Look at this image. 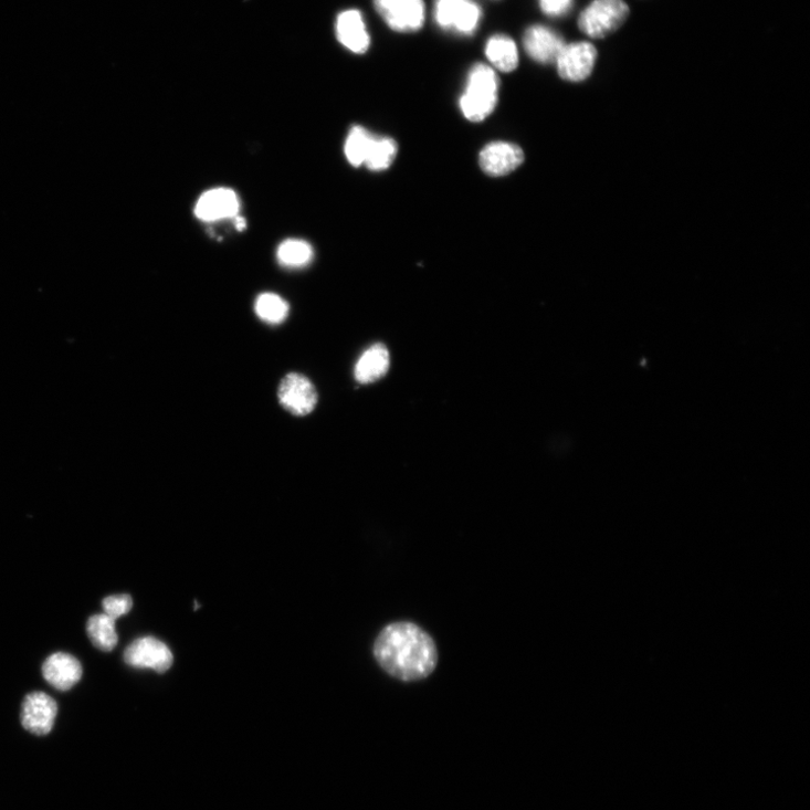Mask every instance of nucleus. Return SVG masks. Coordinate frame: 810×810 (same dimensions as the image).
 <instances>
[{
  "instance_id": "f257e3e1",
  "label": "nucleus",
  "mask_w": 810,
  "mask_h": 810,
  "mask_svg": "<svg viewBox=\"0 0 810 810\" xmlns=\"http://www.w3.org/2000/svg\"><path fill=\"white\" fill-rule=\"evenodd\" d=\"M372 655L389 676L407 683L429 677L440 663L438 644L408 620L387 625L374 641Z\"/></svg>"
},
{
  "instance_id": "f03ea898",
  "label": "nucleus",
  "mask_w": 810,
  "mask_h": 810,
  "mask_svg": "<svg viewBox=\"0 0 810 810\" xmlns=\"http://www.w3.org/2000/svg\"><path fill=\"white\" fill-rule=\"evenodd\" d=\"M498 78L495 71L484 64H475L469 75L460 105L465 117L481 122L492 114L497 104Z\"/></svg>"
},
{
  "instance_id": "7ed1b4c3",
  "label": "nucleus",
  "mask_w": 810,
  "mask_h": 810,
  "mask_svg": "<svg viewBox=\"0 0 810 810\" xmlns=\"http://www.w3.org/2000/svg\"><path fill=\"white\" fill-rule=\"evenodd\" d=\"M631 10L625 0H592L579 17L580 31L591 39H604L622 25Z\"/></svg>"
},
{
  "instance_id": "20e7f679",
  "label": "nucleus",
  "mask_w": 810,
  "mask_h": 810,
  "mask_svg": "<svg viewBox=\"0 0 810 810\" xmlns=\"http://www.w3.org/2000/svg\"><path fill=\"white\" fill-rule=\"evenodd\" d=\"M482 9L474 0H435L433 18L442 30L472 36L482 21Z\"/></svg>"
},
{
  "instance_id": "39448f33",
  "label": "nucleus",
  "mask_w": 810,
  "mask_h": 810,
  "mask_svg": "<svg viewBox=\"0 0 810 810\" xmlns=\"http://www.w3.org/2000/svg\"><path fill=\"white\" fill-rule=\"evenodd\" d=\"M386 24L398 33H415L425 21L423 0H372Z\"/></svg>"
},
{
  "instance_id": "423d86ee",
  "label": "nucleus",
  "mask_w": 810,
  "mask_h": 810,
  "mask_svg": "<svg viewBox=\"0 0 810 810\" xmlns=\"http://www.w3.org/2000/svg\"><path fill=\"white\" fill-rule=\"evenodd\" d=\"M597 57L598 51L590 42L566 44L555 61L558 75L568 82H585L591 76Z\"/></svg>"
},
{
  "instance_id": "0eeeda50",
  "label": "nucleus",
  "mask_w": 810,
  "mask_h": 810,
  "mask_svg": "<svg viewBox=\"0 0 810 810\" xmlns=\"http://www.w3.org/2000/svg\"><path fill=\"white\" fill-rule=\"evenodd\" d=\"M278 400L290 413L303 417L316 409L318 393L307 378L298 372H290L280 385Z\"/></svg>"
},
{
  "instance_id": "6e6552de",
  "label": "nucleus",
  "mask_w": 810,
  "mask_h": 810,
  "mask_svg": "<svg viewBox=\"0 0 810 810\" xmlns=\"http://www.w3.org/2000/svg\"><path fill=\"white\" fill-rule=\"evenodd\" d=\"M124 661L138 669H151L164 673L170 669L173 656L168 646L155 638L136 640L124 652Z\"/></svg>"
},
{
  "instance_id": "1a4fd4ad",
  "label": "nucleus",
  "mask_w": 810,
  "mask_h": 810,
  "mask_svg": "<svg viewBox=\"0 0 810 810\" xmlns=\"http://www.w3.org/2000/svg\"><path fill=\"white\" fill-rule=\"evenodd\" d=\"M524 49L538 64H555V61L567 44L564 36L557 31L535 24L529 27L523 38Z\"/></svg>"
},
{
  "instance_id": "9d476101",
  "label": "nucleus",
  "mask_w": 810,
  "mask_h": 810,
  "mask_svg": "<svg viewBox=\"0 0 810 810\" xmlns=\"http://www.w3.org/2000/svg\"><path fill=\"white\" fill-rule=\"evenodd\" d=\"M57 705L44 693L28 695L22 704L21 722L23 727L38 736L48 735L54 725Z\"/></svg>"
},
{
  "instance_id": "9b49d317",
  "label": "nucleus",
  "mask_w": 810,
  "mask_h": 810,
  "mask_svg": "<svg viewBox=\"0 0 810 810\" xmlns=\"http://www.w3.org/2000/svg\"><path fill=\"white\" fill-rule=\"evenodd\" d=\"M42 673L52 687L60 692H69L81 681L83 666L75 656L59 652L45 660Z\"/></svg>"
},
{
  "instance_id": "f8f14e48",
  "label": "nucleus",
  "mask_w": 810,
  "mask_h": 810,
  "mask_svg": "<svg viewBox=\"0 0 810 810\" xmlns=\"http://www.w3.org/2000/svg\"><path fill=\"white\" fill-rule=\"evenodd\" d=\"M523 162V150L517 145L509 143L490 144L480 154L481 168L493 177L508 175Z\"/></svg>"
},
{
  "instance_id": "ddd939ff",
  "label": "nucleus",
  "mask_w": 810,
  "mask_h": 810,
  "mask_svg": "<svg viewBox=\"0 0 810 810\" xmlns=\"http://www.w3.org/2000/svg\"><path fill=\"white\" fill-rule=\"evenodd\" d=\"M240 201L229 189H215L204 193L197 207V217L206 222H215L238 217Z\"/></svg>"
},
{
  "instance_id": "4468645a",
  "label": "nucleus",
  "mask_w": 810,
  "mask_h": 810,
  "mask_svg": "<svg viewBox=\"0 0 810 810\" xmlns=\"http://www.w3.org/2000/svg\"><path fill=\"white\" fill-rule=\"evenodd\" d=\"M336 32L338 41L349 51L362 54L369 49L370 36L359 11L348 10L340 13L337 18Z\"/></svg>"
},
{
  "instance_id": "2eb2a0df",
  "label": "nucleus",
  "mask_w": 810,
  "mask_h": 810,
  "mask_svg": "<svg viewBox=\"0 0 810 810\" xmlns=\"http://www.w3.org/2000/svg\"><path fill=\"white\" fill-rule=\"evenodd\" d=\"M390 367V353L382 344L372 345L358 359L355 379L360 385H369L382 379Z\"/></svg>"
},
{
  "instance_id": "dca6fc26",
  "label": "nucleus",
  "mask_w": 810,
  "mask_h": 810,
  "mask_svg": "<svg viewBox=\"0 0 810 810\" xmlns=\"http://www.w3.org/2000/svg\"><path fill=\"white\" fill-rule=\"evenodd\" d=\"M485 55L498 72L512 73L519 65V51L516 42L506 34H494L485 44Z\"/></svg>"
},
{
  "instance_id": "f3484780",
  "label": "nucleus",
  "mask_w": 810,
  "mask_h": 810,
  "mask_svg": "<svg viewBox=\"0 0 810 810\" xmlns=\"http://www.w3.org/2000/svg\"><path fill=\"white\" fill-rule=\"evenodd\" d=\"M115 621L104 612L94 614L88 619L87 634L96 649L104 652L115 649L118 642Z\"/></svg>"
},
{
  "instance_id": "a211bd4d",
  "label": "nucleus",
  "mask_w": 810,
  "mask_h": 810,
  "mask_svg": "<svg viewBox=\"0 0 810 810\" xmlns=\"http://www.w3.org/2000/svg\"><path fill=\"white\" fill-rule=\"evenodd\" d=\"M277 257L282 265L299 269L313 261L314 249L303 240L288 239L280 245Z\"/></svg>"
},
{
  "instance_id": "6ab92c4d",
  "label": "nucleus",
  "mask_w": 810,
  "mask_h": 810,
  "mask_svg": "<svg viewBox=\"0 0 810 810\" xmlns=\"http://www.w3.org/2000/svg\"><path fill=\"white\" fill-rule=\"evenodd\" d=\"M288 309L287 302L273 293L260 295L255 303L257 316L263 322L272 325L282 324L288 315Z\"/></svg>"
},
{
  "instance_id": "aec40b11",
  "label": "nucleus",
  "mask_w": 810,
  "mask_h": 810,
  "mask_svg": "<svg viewBox=\"0 0 810 810\" xmlns=\"http://www.w3.org/2000/svg\"><path fill=\"white\" fill-rule=\"evenodd\" d=\"M397 152L398 146L395 140L374 137L365 165L376 171L388 169L395 161Z\"/></svg>"
},
{
  "instance_id": "412c9836",
  "label": "nucleus",
  "mask_w": 810,
  "mask_h": 810,
  "mask_svg": "<svg viewBox=\"0 0 810 810\" xmlns=\"http://www.w3.org/2000/svg\"><path fill=\"white\" fill-rule=\"evenodd\" d=\"M374 137L361 127H355L346 141L345 154L348 161L359 167L365 165Z\"/></svg>"
},
{
  "instance_id": "4be33fe9",
  "label": "nucleus",
  "mask_w": 810,
  "mask_h": 810,
  "mask_svg": "<svg viewBox=\"0 0 810 810\" xmlns=\"http://www.w3.org/2000/svg\"><path fill=\"white\" fill-rule=\"evenodd\" d=\"M133 606L134 601L129 595L109 596L103 600L104 613L114 620L129 613Z\"/></svg>"
},
{
  "instance_id": "5701e85b",
  "label": "nucleus",
  "mask_w": 810,
  "mask_h": 810,
  "mask_svg": "<svg viewBox=\"0 0 810 810\" xmlns=\"http://www.w3.org/2000/svg\"><path fill=\"white\" fill-rule=\"evenodd\" d=\"M541 12L549 18H564L575 6V0H538Z\"/></svg>"
},
{
  "instance_id": "b1692460",
  "label": "nucleus",
  "mask_w": 810,
  "mask_h": 810,
  "mask_svg": "<svg viewBox=\"0 0 810 810\" xmlns=\"http://www.w3.org/2000/svg\"><path fill=\"white\" fill-rule=\"evenodd\" d=\"M235 225L238 230L242 231L245 228V221L242 218L235 217Z\"/></svg>"
}]
</instances>
